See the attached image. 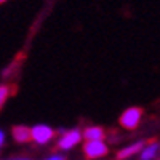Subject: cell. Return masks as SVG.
Instances as JSON below:
<instances>
[{
    "label": "cell",
    "instance_id": "1",
    "mask_svg": "<svg viewBox=\"0 0 160 160\" xmlns=\"http://www.w3.org/2000/svg\"><path fill=\"white\" fill-rule=\"evenodd\" d=\"M82 141V131L78 128H74V130H66L64 133H61V138L58 139V149L61 151H71L72 148Z\"/></svg>",
    "mask_w": 160,
    "mask_h": 160
},
{
    "label": "cell",
    "instance_id": "2",
    "mask_svg": "<svg viewBox=\"0 0 160 160\" xmlns=\"http://www.w3.org/2000/svg\"><path fill=\"white\" fill-rule=\"evenodd\" d=\"M142 117V109L141 108H128L120 115L118 122L125 130H135L139 125V120Z\"/></svg>",
    "mask_w": 160,
    "mask_h": 160
},
{
    "label": "cell",
    "instance_id": "3",
    "mask_svg": "<svg viewBox=\"0 0 160 160\" xmlns=\"http://www.w3.org/2000/svg\"><path fill=\"white\" fill-rule=\"evenodd\" d=\"M53 136H55V130L48 125H45V123H38V125L31 128V139L35 144L45 146L53 139Z\"/></svg>",
    "mask_w": 160,
    "mask_h": 160
},
{
    "label": "cell",
    "instance_id": "4",
    "mask_svg": "<svg viewBox=\"0 0 160 160\" xmlns=\"http://www.w3.org/2000/svg\"><path fill=\"white\" fill-rule=\"evenodd\" d=\"M108 152H109V146L104 141H87L83 144V154L88 160L104 157L108 155Z\"/></svg>",
    "mask_w": 160,
    "mask_h": 160
},
{
    "label": "cell",
    "instance_id": "5",
    "mask_svg": "<svg viewBox=\"0 0 160 160\" xmlns=\"http://www.w3.org/2000/svg\"><path fill=\"white\" fill-rule=\"evenodd\" d=\"M146 144H148V141H136V142H133V144L127 146V148L120 149L118 154H117V158H118V160H125V158L133 157L135 154H139V152L144 149Z\"/></svg>",
    "mask_w": 160,
    "mask_h": 160
},
{
    "label": "cell",
    "instance_id": "6",
    "mask_svg": "<svg viewBox=\"0 0 160 160\" xmlns=\"http://www.w3.org/2000/svg\"><path fill=\"white\" fill-rule=\"evenodd\" d=\"M82 138H85L87 141H104L106 131L101 127H88L82 131Z\"/></svg>",
    "mask_w": 160,
    "mask_h": 160
},
{
    "label": "cell",
    "instance_id": "7",
    "mask_svg": "<svg viewBox=\"0 0 160 160\" xmlns=\"http://www.w3.org/2000/svg\"><path fill=\"white\" fill-rule=\"evenodd\" d=\"M11 133H13L15 141L19 142V144H24V142H29L31 141V128H28L26 125H16V127H13Z\"/></svg>",
    "mask_w": 160,
    "mask_h": 160
},
{
    "label": "cell",
    "instance_id": "8",
    "mask_svg": "<svg viewBox=\"0 0 160 160\" xmlns=\"http://www.w3.org/2000/svg\"><path fill=\"white\" fill-rule=\"evenodd\" d=\"M158 149H160V144L157 141H151L149 144H146L144 149L139 152V160H152L157 155Z\"/></svg>",
    "mask_w": 160,
    "mask_h": 160
},
{
    "label": "cell",
    "instance_id": "9",
    "mask_svg": "<svg viewBox=\"0 0 160 160\" xmlns=\"http://www.w3.org/2000/svg\"><path fill=\"white\" fill-rule=\"evenodd\" d=\"M10 95H11V87L7 85V83L0 85V109L5 106V102H7V99L10 98Z\"/></svg>",
    "mask_w": 160,
    "mask_h": 160
},
{
    "label": "cell",
    "instance_id": "10",
    "mask_svg": "<svg viewBox=\"0 0 160 160\" xmlns=\"http://www.w3.org/2000/svg\"><path fill=\"white\" fill-rule=\"evenodd\" d=\"M45 160H66V157L62 154H51L50 157H47Z\"/></svg>",
    "mask_w": 160,
    "mask_h": 160
},
{
    "label": "cell",
    "instance_id": "11",
    "mask_svg": "<svg viewBox=\"0 0 160 160\" xmlns=\"http://www.w3.org/2000/svg\"><path fill=\"white\" fill-rule=\"evenodd\" d=\"M5 144V131L3 130H0V148Z\"/></svg>",
    "mask_w": 160,
    "mask_h": 160
},
{
    "label": "cell",
    "instance_id": "12",
    "mask_svg": "<svg viewBox=\"0 0 160 160\" xmlns=\"http://www.w3.org/2000/svg\"><path fill=\"white\" fill-rule=\"evenodd\" d=\"M8 160H31L28 157H15V158H8Z\"/></svg>",
    "mask_w": 160,
    "mask_h": 160
},
{
    "label": "cell",
    "instance_id": "13",
    "mask_svg": "<svg viewBox=\"0 0 160 160\" xmlns=\"http://www.w3.org/2000/svg\"><path fill=\"white\" fill-rule=\"evenodd\" d=\"M3 2H5V0H0V3H3Z\"/></svg>",
    "mask_w": 160,
    "mask_h": 160
}]
</instances>
